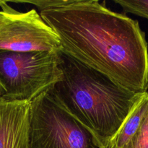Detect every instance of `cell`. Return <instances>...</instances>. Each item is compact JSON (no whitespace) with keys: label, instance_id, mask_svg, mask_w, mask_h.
Masks as SVG:
<instances>
[{"label":"cell","instance_id":"6da1fadb","mask_svg":"<svg viewBox=\"0 0 148 148\" xmlns=\"http://www.w3.org/2000/svg\"><path fill=\"white\" fill-rule=\"evenodd\" d=\"M28 3L56 32L61 51L131 92H147L148 46L138 21L94 0Z\"/></svg>","mask_w":148,"mask_h":148},{"label":"cell","instance_id":"7a4b0ae2","mask_svg":"<svg viewBox=\"0 0 148 148\" xmlns=\"http://www.w3.org/2000/svg\"><path fill=\"white\" fill-rule=\"evenodd\" d=\"M59 59L62 77L46 92L108 147L145 92H131L61 51Z\"/></svg>","mask_w":148,"mask_h":148},{"label":"cell","instance_id":"3957f363","mask_svg":"<svg viewBox=\"0 0 148 148\" xmlns=\"http://www.w3.org/2000/svg\"><path fill=\"white\" fill-rule=\"evenodd\" d=\"M62 75L59 52L0 50V88L4 99L31 102Z\"/></svg>","mask_w":148,"mask_h":148},{"label":"cell","instance_id":"277c9868","mask_svg":"<svg viewBox=\"0 0 148 148\" xmlns=\"http://www.w3.org/2000/svg\"><path fill=\"white\" fill-rule=\"evenodd\" d=\"M30 148H103L47 92L30 102Z\"/></svg>","mask_w":148,"mask_h":148},{"label":"cell","instance_id":"5b68a950","mask_svg":"<svg viewBox=\"0 0 148 148\" xmlns=\"http://www.w3.org/2000/svg\"><path fill=\"white\" fill-rule=\"evenodd\" d=\"M0 8V50L60 51L57 34L36 10L17 11L2 0Z\"/></svg>","mask_w":148,"mask_h":148},{"label":"cell","instance_id":"8992f818","mask_svg":"<svg viewBox=\"0 0 148 148\" xmlns=\"http://www.w3.org/2000/svg\"><path fill=\"white\" fill-rule=\"evenodd\" d=\"M30 102L0 98V148H30Z\"/></svg>","mask_w":148,"mask_h":148},{"label":"cell","instance_id":"52a82bcc","mask_svg":"<svg viewBox=\"0 0 148 148\" xmlns=\"http://www.w3.org/2000/svg\"><path fill=\"white\" fill-rule=\"evenodd\" d=\"M148 111V92H145L132 111L127 116L119 131L108 147L122 148L130 141L141 125Z\"/></svg>","mask_w":148,"mask_h":148},{"label":"cell","instance_id":"ba28073f","mask_svg":"<svg viewBox=\"0 0 148 148\" xmlns=\"http://www.w3.org/2000/svg\"><path fill=\"white\" fill-rule=\"evenodd\" d=\"M122 148H148V111L135 134Z\"/></svg>","mask_w":148,"mask_h":148},{"label":"cell","instance_id":"9c48e42d","mask_svg":"<svg viewBox=\"0 0 148 148\" xmlns=\"http://www.w3.org/2000/svg\"><path fill=\"white\" fill-rule=\"evenodd\" d=\"M124 12L148 19V0H114Z\"/></svg>","mask_w":148,"mask_h":148},{"label":"cell","instance_id":"30bf717a","mask_svg":"<svg viewBox=\"0 0 148 148\" xmlns=\"http://www.w3.org/2000/svg\"><path fill=\"white\" fill-rule=\"evenodd\" d=\"M3 97V92L2 90H1V88H0V98H1Z\"/></svg>","mask_w":148,"mask_h":148},{"label":"cell","instance_id":"8fae6325","mask_svg":"<svg viewBox=\"0 0 148 148\" xmlns=\"http://www.w3.org/2000/svg\"><path fill=\"white\" fill-rule=\"evenodd\" d=\"M106 148H111V147H106Z\"/></svg>","mask_w":148,"mask_h":148}]
</instances>
